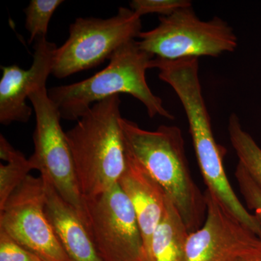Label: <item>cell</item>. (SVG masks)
I'll list each match as a JSON object with an SVG mask.
<instances>
[{
  "label": "cell",
  "instance_id": "277c9868",
  "mask_svg": "<svg viewBox=\"0 0 261 261\" xmlns=\"http://www.w3.org/2000/svg\"><path fill=\"white\" fill-rule=\"evenodd\" d=\"M154 57L141 49L138 42L130 41L112 55L106 68L87 80L53 87L48 95L58 108L62 119L79 121L95 103L120 93L130 94L140 100L148 116H174L152 93L146 81V70Z\"/></svg>",
  "mask_w": 261,
  "mask_h": 261
},
{
  "label": "cell",
  "instance_id": "ba28073f",
  "mask_svg": "<svg viewBox=\"0 0 261 261\" xmlns=\"http://www.w3.org/2000/svg\"><path fill=\"white\" fill-rule=\"evenodd\" d=\"M84 200L86 224L103 261H147L135 210L118 184Z\"/></svg>",
  "mask_w": 261,
  "mask_h": 261
},
{
  "label": "cell",
  "instance_id": "5bb4252c",
  "mask_svg": "<svg viewBox=\"0 0 261 261\" xmlns=\"http://www.w3.org/2000/svg\"><path fill=\"white\" fill-rule=\"evenodd\" d=\"M189 234L183 220L168 197L163 219L152 237L147 261H185Z\"/></svg>",
  "mask_w": 261,
  "mask_h": 261
},
{
  "label": "cell",
  "instance_id": "ffe728a7",
  "mask_svg": "<svg viewBox=\"0 0 261 261\" xmlns=\"http://www.w3.org/2000/svg\"><path fill=\"white\" fill-rule=\"evenodd\" d=\"M0 261H43L0 230Z\"/></svg>",
  "mask_w": 261,
  "mask_h": 261
},
{
  "label": "cell",
  "instance_id": "9c48e42d",
  "mask_svg": "<svg viewBox=\"0 0 261 261\" xmlns=\"http://www.w3.org/2000/svg\"><path fill=\"white\" fill-rule=\"evenodd\" d=\"M41 176L29 175L0 209V230L43 261H71L45 211Z\"/></svg>",
  "mask_w": 261,
  "mask_h": 261
},
{
  "label": "cell",
  "instance_id": "ac0fdd59",
  "mask_svg": "<svg viewBox=\"0 0 261 261\" xmlns=\"http://www.w3.org/2000/svg\"><path fill=\"white\" fill-rule=\"evenodd\" d=\"M190 6L192 3L188 0H134L130 3V9L140 18L152 13L168 16L181 8Z\"/></svg>",
  "mask_w": 261,
  "mask_h": 261
},
{
  "label": "cell",
  "instance_id": "5b68a950",
  "mask_svg": "<svg viewBox=\"0 0 261 261\" xmlns=\"http://www.w3.org/2000/svg\"><path fill=\"white\" fill-rule=\"evenodd\" d=\"M160 23L142 32L141 49L154 58L175 61L201 56L218 57L238 47V37L223 19L214 17L201 20L192 6L181 8L168 16L160 17Z\"/></svg>",
  "mask_w": 261,
  "mask_h": 261
},
{
  "label": "cell",
  "instance_id": "e0dca14e",
  "mask_svg": "<svg viewBox=\"0 0 261 261\" xmlns=\"http://www.w3.org/2000/svg\"><path fill=\"white\" fill-rule=\"evenodd\" d=\"M63 0H32L24 9L25 29L30 33L29 44L38 38L46 37L51 17Z\"/></svg>",
  "mask_w": 261,
  "mask_h": 261
},
{
  "label": "cell",
  "instance_id": "9a60e30c",
  "mask_svg": "<svg viewBox=\"0 0 261 261\" xmlns=\"http://www.w3.org/2000/svg\"><path fill=\"white\" fill-rule=\"evenodd\" d=\"M0 158L6 165L0 164V209L3 208L13 192L34 169L29 159L13 147L4 136H0Z\"/></svg>",
  "mask_w": 261,
  "mask_h": 261
},
{
  "label": "cell",
  "instance_id": "8fae6325",
  "mask_svg": "<svg viewBox=\"0 0 261 261\" xmlns=\"http://www.w3.org/2000/svg\"><path fill=\"white\" fill-rule=\"evenodd\" d=\"M56 44L46 37L35 40L33 63L29 70L18 65L2 66L0 81V123L8 126L13 122L27 123L32 116V108L27 103L29 94L37 87L45 86L53 72Z\"/></svg>",
  "mask_w": 261,
  "mask_h": 261
},
{
  "label": "cell",
  "instance_id": "6da1fadb",
  "mask_svg": "<svg viewBox=\"0 0 261 261\" xmlns=\"http://www.w3.org/2000/svg\"><path fill=\"white\" fill-rule=\"evenodd\" d=\"M149 68L159 70L160 80L172 87L186 113L201 174L207 190L248 229L261 238V224L233 192L225 171L226 148L215 140L211 120L199 79V59L169 61L154 58Z\"/></svg>",
  "mask_w": 261,
  "mask_h": 261
},
{
  "label": "cell",
  "instance_id": "3957f363",
  "mask_svg": "<svg viewBox=\"0 0 261 261\" xmlns=\"http://www.w3.org/2000/svg\"><path fill=\"white\" fill-rule=\"evenodd\" d=\"M121 103L119 95L95 103L66 132L84 200L118 185L126 170L128 152L121 125Z\"/></svg>",
  "mask_w": 261,
  "mask_h": 261
},
{
  "label": "cell",
  "instance_id": "2e32d148",
  "mask_svg": "<svg viewBox=\"0 0 261 261\" xmlns=\"http://www.w3.org/2000/svg\"><path fill=\"white\" fill-rule=\"evenodd\" d=\"M228 135L239 163L261 190V148L252 136L244 129L238 116L232 113L228 119Z\"/></svg>",
  "mask_w": 261,
  "mask_h": 261
},
{
  "label": "cell",
  "instance_id": "4fadbf2b",
  "mask_svg": "<svg viewBox=\"0 0 261 261\" xmlns=\"http://www.w3.org/2000/svg\"><path fill=\"white\" fill-rule=\"evenodd\" d=\"M41 177L45 186L46 214L70 260L103 261L80 215L62 198L47 178Z\"/></svg>",
  "mask_w": 261,
  "mask_h": 261
},
{
  "label": "cell",
  "instance_id": "8992f818",
  "mask_svg": "<svg viewBox=\"0 0 261 261\" xmlns=\"http://www.w3.org/2000/svg\"><path fill=\"white\" fill-rule=\"evenodd\" d=\"M142 27L140 17L126 8H120L111 18H77L66 42L57 48L51 74L61 80L98 66L140 37Z\"/></svg>",
  "mask_w": 261,
  "mask_h": 261
},
{
  "label": "cell",
  "instance_id": "52a82bcc",
  "mask_svg": "<svg viewBox=\"0 0 261 261\" xmlns=\"http://www.w3.org/2000/svg\"><path fill=\"white\" fill-rule=\"evenodd\" d=\"M29 99L36 116L34 152L29 161L34 169L51 182L62 198L76 210L86 223L85 200L79 187L73 155L66 132L61 126L59 111L49 97L46 85L34 89Z\"/></svg>",
  "mask_w": 261,
  "mask_h": 261
},
{
  "label": "cell",
  "instance_id": "44dd1931",
  "mask_svg": "<svg viewBox=\"0 0 261 261\" xmlns=\"http://www.w3.org/2000/svg\"><path fill=\"white\" fill-rule=\"evenodd\" d=\"M232 261H261V244L240 254Z\"/></svg>",
  "mask_w": 261,
  "mask_h": 261
},
{
  "label": "cell",
  "instance_id": "7a4b0ae2",
  "mask_svg": "<svg viewBox=\"0 0 261 261\" xmlns=\"http://www.w3.org/2000/svg\"><path fill=\"white\" fill-rule=\"evenodd\" d=\"M121 125L128 153L161 185L189 232L198 230L205 220V194L192 178L181 129L162 125L147 130L123 118Z\"/></svg>",
  "mask_w": 261,
  "mask_h": 261
},
{
  "label": "cell",
  "instance_id": "30bf717a",
  "mask_svg": "<svg viewBox=\"0 0 261 261\" xmlns=\"http://www.w3.org/2000/svg\"><path fill=\"white\" fill-rule=\"evenodd\" d=\"M205 197V220L187 238L185 261H232L261 244V238L230 214L207 190Z\"/></svg>",
  "mask_w": 261,
  "mask_h": 261
},
{
  "label": "cell",
  "instance_id": "d6986e66",
  "mask_svg": "<svg viewBox=\"0 0 261 261\" xmlns=\"http://www.w3.org/2000/svg\"><path fill=\"white\" fill-rule=\"evenodd\" d=\"M240 191L243 195L247 207L253 211L254 215L261 224V190L249 176L243 166L238 163L235 171Z\"/></svg>",
  "mask_w": 261,
  "mask_h": 261
},
{
  "label": "cell",
  "instance_id": "7c38bea8",
  "mask_svg": "<svg viewBox=\"0 0 261 261\" xmlns=\"http://www.w3.org/2000/svg\"><path fill=\"white\" fill-rule=\"evenodd\" d=\"M118 184L133 206L147 261L152 237L166 210L167 195L161 185L128 152L126 170Z\"/></svg>",
  "mask_w": 261,
  "mask_h": 261
}]
</instances>
